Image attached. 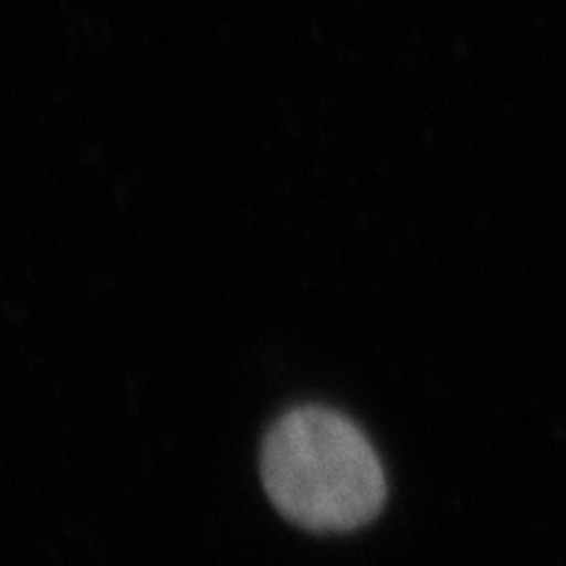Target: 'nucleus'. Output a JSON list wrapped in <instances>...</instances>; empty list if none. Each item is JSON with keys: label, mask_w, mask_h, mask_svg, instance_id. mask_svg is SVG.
I'll return each instance as SVG.
<instances>
[{"label": "nucleus", "mask_w": 566, "mask_h": 566, "mask_svg": "<svg viewBox=\"0 0 566 566\" xmlns=\"http://www.w3.org/2000/svg\"><path fill=\"white\" fill-rule=\"evenodd\" d=\"M273 506L313 533H349L386 504V472L349 417L296 407L273 424L260 457Z\"/></svg>", "instance_id": "1"}]
</instances>
